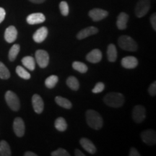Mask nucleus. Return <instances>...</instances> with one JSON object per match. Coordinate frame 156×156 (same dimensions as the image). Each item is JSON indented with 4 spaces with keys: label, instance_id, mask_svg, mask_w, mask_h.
Instances as JSON below:
<instances>
[{
    "label": "nucleus",
    "instance_id": "nucleus-1",
    "mask_svg": "<svg viewBox=\"0 0 156 156\" xmlns=\"http://www.w3.org/2000/svg\"><path fill=\"white\" fill-rule=\"evenodd\" d=\"M86 121L90 127L98 130L102 128L103 121L98 112L94 110H87L86 112Z\"/></svg>",
    "mask_w": 156,
    "mask_h": 156
},
{
    "label": "nucleus",
    "instance_id": "nucleus-2",
    "mask_svg": "<svg viewBox=\"0 0 156 156\" xmlns=\"http://www.w3.org/2000/svg\"><path fill=\"white\" fill-rule=\"evenodd\" d=\"M103 101L107 106L113 108H119L124 103V96L120 93H109L105 95Z\"/></svg>",
    "mask_w": 156,
    "mask_h": 156
},
{
    "label": "nucleus",
    "instance_id": "nucleus-3",
    "mask_svg": "<svg viewBox=\"0 0 156 156\" xmlns=\"http://www.w3.org/2000/svg\"><path fill=\"white\" fill-rule=\"evenodd\" d=\"M119 46L122 49L128 51H136L137 50V44L132 37L126 36H121L118 39Z\"/></svg>",
    "mask_w": 156,
    "mask_h": 156
},
{
    "label": "nucleus",
    "instance_id": "nucleus-4",
    "mask_svg": "<svg viewBox=\"0 0 156 156\" xmlns=\"http://www.w3.org/2000/svg\"><path fill=\"white\" fill-rule=\"evenodd\" d=\"M5 97L7 104L9 108L14 112H17L20 108V103L17 95L12 91L8 90L6 92Z\"/></svg>",
    "mask_w": 156,
    "mask_h": 156
},
{
    "label": "nucleus",
    "instance_id": "nucleus-5",
    "mask_svg": "<svg viewBox=\"0 0 156 156\" xmlns=\"http://www.w3.org/2000/svg\"><path fill=\"white\" fill-rule=\"evenodd\" d=\"M151 7L150 0H139L135 7V15L139 18L147 15Z\"/></svg>",
    "mask_w": 156,
    "mask_h": 156
},
{
    "label": "nucleus",
    "instance_id": "nucleus-6",
    "mask_svg": "<svg viewBox=\"0 0 156 156\" xmlns=\"http://www.w3.org/2000/svg\"><path fill=\"white\" fill-rule=\"evenodd\" d=\"M36 61L41 68H46L49 63V55L46 51L43 49L36 51Z\"/></svg>",
    "mask_w": 156,
    "mask_h": 156
},
{
    "label": "nucleus",
    "instance_id": "nucleus-7",
    "mask_svg": "<svg viewBox=\"0 0 156 156\" xmlns=\"http://www.w3.org/2000/svg\"><path fill=\"white\" fill-rule=\"evenodd\" d=\"M132 118L134 122L137 124L143 122L146 118V110L145 107L141 105H137L134 107L132 111Z\"/></svg>",
    "mask_w": 156,
    "mask_h": 156
},
{
    "label": "nucleus",
    "instance_id": "nucleus-8",
    "mask_svg": "<svg viewBox=\"0 0 156 156\" xmlns=\"http://www.w3.org/2000/svg\"><path fill=\"white\" fill-rule=\"evenodd\" d=\"M142 141L148 145H154L156 143V134L153 129H147L141 133Z\"/></svg>",
    "mask_w": 156,
    "mask_h": 156
},
{
    "label": "nucleus",
    "instance_id": "nucleus-9",
    "mask_svg": "<svg viewBox=\"0 0 156 156\" xmlns=\"http://www.w3.org/2000/svg\"><path fill=\"white\" fill-rule=\"evenodd\" d=\"M88 15L94 22H98V21H101L106 18L108 15V12L104 10V9L94 8L89 12Z\"/></svg>",
    "mask_w": 156,
    "mask_h": 156
},
{
    "label": "nucleus",
    "instance_id": "nucleus-10",
    "mask_svg": "<svg viewBox=\"0 0 156 156\" xmlns=\"http://www.w3.org/2000/svg\"><path fill=\"white\" fill-rule=\"evenodd\" d=\"M13 130L15 134L18 137H22L24 136L25 131V126L24 121L20 117H17L13 122Z\"/></svg>",
    "mask_w": 156,
    "mask_h": 156
},
{
    "label": "nucleus",
    "instance_id": "nucleus-11",
    "mask_svg": "<svg viewBox=\"0 0 156 156\" xmlns=\"http://www.w3.org/2000/svg\"><path fill=\"white\" fill-rule=\"evenodd\" d=\"M32 105L36 114H41L44 109V103L42 98L38 94H34L32 97Z\"/></svg>",
    "mask_w": 156,
    "mask_h": 156
},
{
    "label": "nucleus",
    "instance_id": "nucleus-12",
    "mask_svg": "<svg viewBox=\"0 0 156 156\" xmlns=\"http://www.w3.org/2000/svg\"><path fill=\"white\" fill-rule=\"evenodd\" d=\"M45 20H46V17L43 13L41 12L32 13V14L29 15L26 18L27 23L29 25L40 24V23L45 22Z\"/></svg>",
    "mask_w": 156,
    "mask_h": 156
},
{
    "label": "nucleus",
    "instance_id": "nucleus-13",
    "mask_svg": "<svg viewBox=\"0 0 156 156\" xmlns=\"http://www.w3.org/2000/svg\"><path fill=\"white\" fill-rule=\"evenodd\" d=\"M48 28L46 27H41L38 29L33 36L34 41L38 44L44 42L48 36Z\"/></svg>",
    "mask_w": 156,
    "mask_h": 156
},
{
    "label": "nucleus",
    "instance_id": "nucleus-14",
    "mask_svg": "<svg viewBox=\"0 0 156 156\" xmlns=\"http://www.w3.org/2000/svg\"><path fill=\"white\" fill-rule=\"evenodd\" d=\"M98 33V29L94 26H90L80 31L77 35V38L78 40H83L84 38L96 34Z\"/></svg>",
    "mask_w": 156,
    "mask_h": 156
},
{
    "label": "nucleus",
    "instance_id": "nucleus-15",
    "mask_svg": "<svg viewBox=\"0 0 156 156\" xmlns=\"http://www.w3.org/2000/svg\"><path fill=\"white\" fill-rule=\"evenodd\" d=\"M103 55L102 52L101 51L100 49L98 48H95L89 52L86 55V59L90 63H98L102 59Z\"/></svg>",
    "mask_w": 156,
    "mask_h": 156
},
{
    "label": "nucleus",
    "instance_id": "nucleus-16",
    "mask_svg": "<svg viewBox=\"0 0 156 156\" xmlns=\"http://www.w3.org/2000/svg\"><path fill=\"white\" fill-rule=\"evenodd\" d=\"M17 30L16 28L13 25H10L5 30V39L7 43H13L17 39Z\"/></svg>",
    "mask_w": 156,
    "mask_h": 156
},
{
    "label": "nucleus",
    "instance_id": "nucleus-17",
    "mask_svg": "<svg viewBox=\"0 0 156 156\" xmlns=\"http://www.w3.org/2000/svg\"><path fill=\"white\" fill-rule=\"evenodd\" d=\"M122 66L126 69H134L138 65L137 58L134 56H126L122 59Z\"/></svg>",
    "mask_w": 156,
    "mask_h": 156
},
{
    "label": "nucleus",
    "instance_id": "nucleus-18",
    "mask_svg": "<svg viewBox=\"0 0 156 156\" xmlns=\"http://www.w3.org/2000/svg\"><path fill=\"white\" fill-rule=\"evenodd\" d=\"M80 143L83 149L86 151L87 153L92 154V155L96 153V147H95V145L93 143L92 141H90V140L87 139V138H82L80 140Z\"/></svg>",
    "mask_w": 156,
    "mask_h": 156
},
{
    "label": "nucleus",
    "instance_id": "nucleus-19",
    "mask_svg": "<svg viewBox=\"0 0 156 156\" xmlns=\"http://www.w3.org/2000/svg\"><path fill=\"white\" fill-rule=\"evenodd\" d=\"M129 20V15L125 12H121L117 17L116 26L119 30H125Z\"/></svg>",
    "mask_w": 156,
    "mask_h": 156
},
{
    "label": "nucleus",
    "instance_id": "nucleus-20",
    "mask_svg": "<svg viewBox=\"0 0 156 156\" xmlns=\"http://www.w3.org/2000/svg\"><path fill=\"white\" fill-rule=\"evenodd\" d=\"M22 63L24 67L30 71H34L36 68V60L33 56H28L23 57L22 58Z\"/></svg>",
    "mask_w": 156,
    "mask_h": 156
},
{
    "label": "nucleus",
    "instance_id": "nucleus-21",
    "mask_svg": "<svg viewBox=\"0 0 156 156\" xmlns=\"http://www.w3.org/2000/svg\"><path fill=\"white\" fill-rule=\"evenodd\" d=\"M107 57L110 62H116L117 58V49L114 44H111L108 45L107 48Z\"/></svg>",
    "mask_w": 156,
    "mask_h": 156
},
{
    "label": "nucleus",
    "instance_id": "nucleus-22",
    "mask_svg": "<svg viewBox=\"0 0 156 156\" xmlns=\"http://www.w3.org/2000/svg\"><path fill=\"white\" fill-rule=\"evenodd\" d=\"M54 126L58 131L64 132L67 129V124L63 117H58L54 122Z\"/></svg>",
    "mask_w": 156,
    "mask_h": 156
},
{
    "label": "nucleus",
    "instance_id": "nucleus-23",
    "mask_svg": "<svg viewBox=\"0 0 156 156\" xmlns=\"http://www.w3.org/2000/svg\"><path fill=\"white\" fill-rule=\"evenodd\" d=\"M12 155L10 147L5 140L0 142V156H10Z\"/></svg>",
    "mask_w": 156,
    "mask_h": 156
},
{
    "label": "nucleus",
    "instance_id": "nucleus-24",
    "mask_svg": "<svg viewBox=\"0 0 156 156\" xmlns=\"http://www.w3.org/2000/svg\"><path fill=\"white\" fill-rule=\"evenodd\" d=\"M55 102L59 106L67 109H70L72 108V106H73L72 103L68 99L62 96H56L55 98Z\"/></svg>",
    "mask_w": 156,
    "mask_h": 156
},
{
    "label": "nucleus",
    "instance_id": "nucleus-25",
    "mask_svg": "<svg viewBox=\"0 0 156 156\" xmlns=\"http://www.w3.org/2000/svg\"><path fill=\"white\" fill-rule=\"evenodd\" d=\"M67 85L73 90H77L80 87V83L78 80L74 76H69L67 80Z\"/></svg>",
    "mask_w": 156,
    "mask_h": 156
},
{
    "label": "nucleus",
    "instance_id": "nucleus-26",
    "mask_svg": "<svg viewBox=\"0 0 156 156\" xmlns=\"http://www.w3.org/2000/svg\"><path fill=\"white\" fill-rule=\"evenodd\" d=\"M20 50V46L19 44H14L12 46L8 54L9 61L11 62L15 61V58H17V56L18 55Z\"/></svg>",
    "mask_w": 156,
    "mask_h": 156
},
{
    "label": "nucleus",
    "instance_id": "nucleus-27",
    "mask_svg": "<svg viewBox=\"0 0 156 156\" xmlns=\"http://www.w3.org/2000/svg\"><path fill=\"white\" fill-rule=\"evenodd\" d=\"M58 81V77L56 75H51L45 80V85L49 89L54 88Z\"/></svg>",
    "mask_w": 156,
    "mask_h": 156
},
{
    "label": "nucleus",
    "instance_id": "nucleus-28",
    "mask_svg": "<svg viewBox=\"0 0 156 156\" xmlns=\"http://www.w3.org/2000/svg\"><path fill=\"white\" fill-rule=\"evenodd\" d=\"M73 67L76 71H78L80 73H87L88 67L85 64L80 62H74L73 63Z\"/></svg>",
    "mask_w": 156,
    "mask_h": 156
},
{
    "label": "nucleus",
    "instance_id": "nucleus-29",
    "mask_svg": "<svg viewBox=\"0 0 156 156\" xmlns=\"http://www.w3.org/2000/svg\"><path fill=\"white\" fill-rule=\"evenodd\" d=\"M9 77H10V73L9 69L5 65V64L0 62V78L2 80H7Z\"/></svg>",
    "mask_w": 156,
    "mask_h": 156
},
{
    "label": "nucleus",
    "instance_id": "nucleus-30",
    "mask_svg": "<svg viewBox=\"0 0 156 156\" xmlns=\"http://www.w3.org/2000/svg\"><path fill=\"white\" fill-rule=\"evenodd\" d=\"M16 73L19 77L24 80H29L30 78V74L21 66H17L16 67Z\"/></svg>",
    "mask_w": 156,
    "mask_h": 156
},
{
    "label": "nucleus",
    "instance_id": "nucleus-31",
    "mask_svg": "<svg viewBox=\"0 0 156 156\" xmlns=\"http://www.w3.org/2000/svg\"><path fill=\"white\" fill-rule=\"evenodd\" d=\"M59 9L63 16H67L69 15V6L67 2L62 1L59 3Z\"/></svg>",
    "mask_w": 156,
    "mask_h": 156
},
{
    "label": "nucleus",
    "instance_id": "nucleus-32",
    "mask_svg": "<svg viewBox=\"0 0 156 156\" xmlns=\"http://www.w3.org/2000/svg\"><path fill=\"white\" fill-rule=\"evenodd\" d=\"M51 155L52 156H69L70 154L63 148H58L55 151H53Z\"/></svg>",
    "mask_w": 156,
    "mask_h": 156
},
{
    "label": "nucleus",
    "instance_id": "nucleus-33",
    "mask_svg": "<svg viewBox=\"0 0 156 156\" xmlns=\"http://www.w3.org/2000/svg\"><path fill=\"white\" fill-rule=\"evenodd\" d=\"M105 88V85L104 83H101V82H99L96 85H95L94 88L92 90V92L93 93H99L103 92V90Z\"/></svg>",
    "mask_w": 156,
    "mask_h": 156
},
{
    "label": "nucleus",
    "instance_id": "nucleus-34",
    "mask_svg": "<svg viewBox=\"0 0 156 156\" xmlns=\"http://www.w3.org/2000/svg\"><path fill=\"white\" fill-rule=\"evenodd\" d=\"M148 92H149L150 95L151 96H155L156 95V82H153V83L151 84V86L148 88Z\"/></svg>",
    "mask_w": 156,
    "mask_h": 156
},
{
    "label": "nucleus",
    "instance_id": "nucleus-35",
    "mask_svg": "<svg viewBox=\"0 0 156 156\" xmlns=\"http://www.w3.org/2000/svg\"><path fill=\"white\" fill-rule=\"evenodd\" d=\"M151 23L152 25V27H153V30H156V14L155 13H153V15L151 16Z\"/></svg>",
    "mask_w": 156,
    "mask_h": 156
},
{
    "label": "nucleus",
    "instance_id": "nucleus-36",
    "mask_svg": "<svg viewBox=\"0 0 156 156\" xmlns=\"http://www.w3.org/2000/svg\"><path fill=\"white\" fill-rule=\"evenodd\" d=\"M5 16H6L5 9L2 8V7H0V23L3 22L5 18Z\"/></svg>",
    "mask_w": 156,
    "mask_h": 156
},
{
    "label": "nucleus",
    "instance_id": "nucleus-37",
    "mask_svg": "<svg viewBox=\"0 0 156 156\" xmlns=\"http://www.w3.org/2000/svg\"><path fill=\"white\" fill-rule=\"evenodd\" d=\"M129 156H140V153L138 152L137 150L134 147H132L131 150L129 151Z\"/></svg>",
    "mask_w": 156,
    "mask_h": 156
},
{
    "label": "nucleus",
    "instance_id": "nucleus-38",
    "mask_svg": "<svg viewBox=\"0 0 156 156\" xmlns=\"http://www.w3.org/2000/svg\"><path fill=\"white\" fill-rule=\"evenodd\" d=\"M75 155L76 156H85V154H84L83 152H81L79 149H76L75 151Z\"/></svg>",
    "mask_w": 156,
    "mask_h": 156
},
{
    "label": "nucleus",
    "instance_id": "nucleus-39",
    "mask_svg": "<svg viewBox=\"0 0 156 156\" xmlns=\"http://www.w3.org/2000/svg\"><path fill=\"white\" fill-rule=\"evenodd\" d=\"M24 155L25 156H37V154L30 151H27L24 153Z\"/></svg>",
    "mask_w": 156,
    "mask_h": 156
},
{
    "label": "nucleus",
    "instance_id": "nucleus-40",
    "mask_svg": "<svg viewBox=\"0 0 156 156\" xmlns=\"http://www.w3.org/2000/svg\"><path fill=\"white\" fill-rule=\"evenodd\" d=\"M30 2L34 3V4H41L44 3L46 0H29Z\"/></svg>",
    "mask_w": 156,
    "mask_h": 156
}]
</instances>
